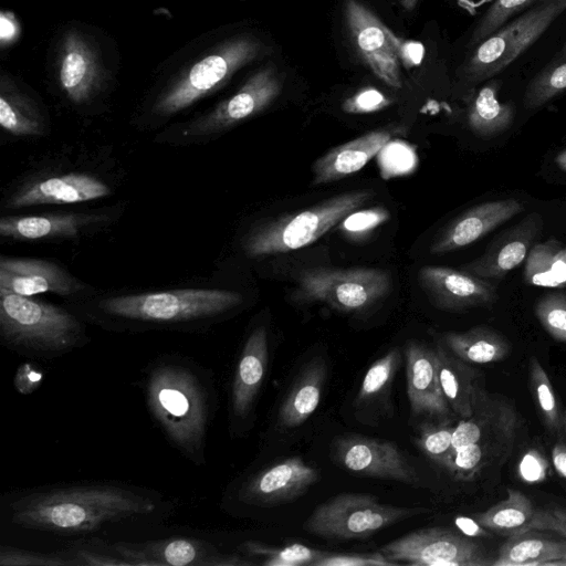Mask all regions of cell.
Wrapping results in <instances>:
<instances>
[{"mask_svg": "<svg viewBox=\"0 0 566 566\" xmlns=\"http://www.w3.org/2000/svg\"><path fill=\"white\" fill-rule=\"evenodd\" d=\"M283 75L273 66L254 74L248 83L200 126L201 132H211L231 126L265 109L282 93Z\"/></svg>", "mask_w": 566, "mask_h": 566, "instance_id": "obj_22", "label": "cell"}, {"mask_svg": "<svg viewBox=\"0 0 566 566\" xmlns=\"http://www.w3.org/2000/svg\"><path fill=\"white\" fill-rule=\"evenodd\" d=\"M566 10V0H537L515 20L479 43L462 67L469 82L489 80L514 62Z\"/></svg>", "mask_w": 566, "mask_h": 566, "instance_id": "obj_8", "label": "cell"}, {"mask_svg": "<svg viewBox=\"0 0 566 566\" xmlns=\"http://www.w3.org/2000/svg\"><path fill=\"white\" fill-rule=\"evenodd\" d=\"M239 551L247 557L262 558L265 566H313L326 553L298 543L274 547L258 541L243 542Z\"/></svg>", "mask_w": 566, "mask_h": 566, "instance_id": "obj_34", "label": "cell"}, {"mask_svg": "<svg viewBox=\"0 0 566 566\" xmlns=\"http://www.w3.org/2000/svg\"><path fill=\"white\" fill-rule=\"evenodd\" d=\"M318 472L300 457L284 459L241 479L223 493L222 507H270L302 496Z\"/></svg>", "mask_w": 566, "mask_h": 566, "instance_id": "obj_12", "label": "cell"}, {"mask_svg": "<svg viewBox=\"0 0 566 566\" xmlns=\"http://www.w3.org/2000/svg\"><path fill=\"white\" fill-rule=\"evenodd\" d=\"M551 455L556 472L566 480V444L563 441L556 442Z\"/></svg>", "mask_w": 566, "mask_h": 566, "instance_id": "obj_48", "label": "cell"}, {"mask_svg": "<svg viewBox=\"0 0 566 566\" xmlns=\"http://www.w3.org/2000/svg\"><path fill=\"white\" fill-rule=\"evenodd\" d=\"M379 552L395 565L489 566L494 562L479 542L446 527L416 530L381 546Z\"/></svg>", "mask_w": 566, "mask_h": 566, "instance_id": "obj_10", "label": "cell"}, {"mask_svg": "<svg viewBox=\"0 0 566 566\" xmlns=\"http://www.w3.org/2000/svg\"><path fill=\"white\" fill-rule=\"evenodd\" d=\"M389 218L385 208H371L356 210L348 214L342 222V230L350 235H364L366 232L378 227Z\"/></svg>", "mask_w": 566, "mask_h": 566, "instance_id": "obj_43", "label": "cell"}, {"mask_svg": "<svg viewBox=\"0 0 566 566\" xmlns=\"http://www.w3.org/2000/svg\"><path fill=\"white\" fill-rule=\"evenodd\" d=\"M138 384L167 443L192 465H206L208 433L218 409L213 371L189 356L164 354L143 367Z\"/></svg>", "mask_w": 566, "mask_h": 566, "instance_id": "obj_2", "label": "cell"}, {"mask_svg": "<svg viewBox=\"0 0 566 566\" xmlns=\"http://www.w3.org/2000/svg\"><path fill=\"white\" fill-rule=\"evenodd\" d=\"M1 27H0V35H1V39L4 41V40H9L11 39L12 36H14L15 34V27L14 24L8 20L4 15H1Z\"/></svg>", "mask_w": 566, "mask_h": 566, "instance_id": "obj_49", "label": "cell"}, {"mask_svg": "<svg viewBox=\"0 0 566 566\" xmlns=\"http://www.w3.org/2000/svg\"><path fill=\"white\" fill-rule=\"evenodd\" d=\"M1 566H76L69 547L55 552H40L11 545L0 546Z\"/></svg>", "mask_w": 566, "mask_h": 566, "instance_id": "obj_36", "label": "cell"}, {"mask_svg": "<svg viewBox=\"0 0 566 566\" xmlns=\"http://www.w3.org/2000/svg\"><path fill=\"white\" fill-rule=\"evenodd\" d=\"M523 210V203L514 198L474 206L452 220L432 242L429 251L441 255L467 247Z\"/></svg>", "mask_w": 566, "mask_h": 566, "instance_id": "obj_20", "label": "cell"}, {"mask_svg": "<svg viewBox=\"0 0 566 566\" xmlns=\"http://www.w3.org/2000/svg\"><path fill=\"white\" fill-rule=\"evenodd\" d=\"M562 56L566 60V45L564 46V50H563Z\"/></svg>", "mask_w": 566, "mask_h": 566, "instance_id": "obj_53", "label": "cell"}, {"mask_svg": "<svg viewBox=\"0 0 566 566\" xmlns=\"http://www.w3.org/2000/svg\"><path fill=\"white\" fill-rule=\"evenodd\" d=\"M306 300L327 304L344 313H357L373 306L390 289L389 274L375 268H315L298 277Z\"/></svg>", "mask_w": 566, "mask_h": 566, "instance_id": "obj_9", "label": "cell"}, {"mask_svg": "<svg viewBox=\"0 0 566 566\" xmlns=\"http://www.w3.org/2000/svg\"><path fill=\"white\" fill-rule=\"evenodd\" d=\"M441 345L469 364H491L506 358L511 345L496 329L481 325L465 332H448L440 335Z\"/></svg>", "mask_w": 566, "mask_h": 566, "instance_id": "obj_26", "label": "cell"}, {"mask_svg": "<svg viewBox=\"0 0 566 566\" xmlns=\"http://www.w3.org/2000/svg\"><path fill=\"white\" fill-rule=\"evenodd\" d=\"M269 361L268 332L256 326L248 335L235 361L229 387L228 417L231 434H241L253 416Z\"/></svg>", "mask_w": 566, "mask_h": 566, "instance_id": "obj_13", "label": "cell"}, {"mask_svg": "<svg viewBox=\"0 0 566 566\" xmlns=\"http://www.w3.org/2000/svg\"><path fill=\"white\" fill-rule=\"evenodd\" d=\"M454 427L449 421L423 422L419 428L416 444L430 460L442 465L453 452Z\"/></svg>", "mask_w": 566, "mask_h": 566, "instance_id": "obj_37", "label": "cell"}, {"mask_svg": "<svg viewBox=\"0 0 566 566\" xmlns=\"http://www.w3.org/2000/svg\"><path fill=\"white\" fill-rule=\"evenodd\" d=\"M111 189L99 179L86 174H69L34 182L14 195L11 208L43 203H76L109 195Z\"/></svg>", "mask_w": 566, "mask_h": 566, "instance_id": "obj_24", "label": "cell"}, {"mask_svg": "<svg viewBox=\"0 0 566 566\" xmlns=\"http://www.w3.org/2000/svg\"><path fill=\"white\" fill-rule=\"evenodd\" d=\"M81 214L2 217L0 234L14 239L73 238L87 220Z\"/></svg>", "mask_w": 566, "mask_h": 566, "instance_id": "obj_30", "label": "cell"}, {"mask_svg": "<svg viewBox=\"0 0 566 566\" xmlns=\"http://www.w3.org/2000/svg\"><path fill=\"white\" fill-rule=\"evenodd\" d=\"M397 55L405 66L419 65L424 55V48L421 42L407 41L399 36L396 39Z\"/></svg>", "mask_w": 566, "mask_h": 566, "instance_id": "obj_47", "label": "cell"}, {"mask_svg": "<svg viewBox=\"0 0 566 566\" xmlns=\"http://www.w3.org/2000/svg\"><path fill=\"white\" fill-rule=\"evenodd\" d=\"M517 429L514 407L490 394L478 381L473 388L472 413L454 427L452 454L442 464L457 480L469 481L511 452Z\"/></svg>", "mask_w": 566, "mask_h": 566, "instance_id": "obj_4", "label": "cell"}, {"mask_svg": "<svg viewBox=\"0 0 566 566\" xmlns=\"http://www.w3.org/2000/svg\"><path fill=\"white\" fill-rule=\"evenodd\" d=\"M380 552L368 554L325 553L313 566H392Z\"/></svg>", "mask_w": 566, "mask_h": 566, "instance_id": "obj_44", "label": "cell"}, {"mask_svg": "<svg viewBox=\"0 0 566 566\" xmlns=\"http://www.w3.org/2000/svg\"><path fill=\"white\" fill-rule=\"evenodd\" d=\"M0 338L32 360H52L88 343L85 326L69 311L0 290Z\"/></svg>", "mask_w": 566, "mask_h": 566, "instance_id": "obj_3", "label": "cell"}, {"mask_svg": "<svg viewBox=\"0 0 566 566\" xmlns=\"http://www.w3.org/2000/svg\"><path fill=\"white\" fill-rule=\"evenodd\" d=\"M390 139L388 130H373L329 149L313 164V185L334 182L359 171Z\"/></svg>", "mask_w": 566, "mask_h": 566, "instance_id": "obj_23", "label": "cell"}, {"mask_svg": "<svg viewBox=\"0 0 566 566\" xmlns=\"http://www.w3.org/2000/svg\"><path fill=\"white\" fill-rule=\"evenodd\" d=\"M543 227V217L538 212L528 213L494 239L480 258L462 265L461 270L489 281L503 279L525 261Z\"/></svg>", "mask_w": 566, "mask_h": 566, "instance_id": "obj_18", "label": "cell"}, {"mask_svg": "<svg viewBox=\"0 0 566 566\" xmlns=\"http://www.w3.org/2000/svg\"><path fill=\"white\" fill-rule=\"evenodd\" d=\"M1 503L11 526L75 538L120 527L157 525L170 518L179 505L158 490L118 480L20 489L4 494Z\"/></svg>", "mask_w": 566, "mask_h": 566, "instance_id": "obj_1", "label": "cell"}, {"mask_svg": "<svg viewBox=\"0 0 566 566\" xmlns=\"http://www.w3.org/2000/svg\"><path fill=\"white\" fill-rule=\"evenodd\" d=\"M336 460L348 471L418 485L420 478L398 447L387 440L345 436L334 443Z\"/></svg>", "mask_w": 566, "mask_h": 566, "instance_id": "obj_14", "label": "cell"}, {"mask_svg": "<svg viewBox=\"0 0 566 566\" xmlns=\"http://www.w3.org/2000/svg\"><path fill=\"white\" fill-rule=\"evenodd\" d=\"M107 552L120 557L127 566H250L256 562L247 556L226 553L213 543L193 536H169L146 541L106 542L97 538Z\"/></svg>", "mask_w": 566, "mask_h": 566, "instance_id": "obj_11", "label": "cell"}, {"mask_svg": "<svg viewBox=\"0 0 566 566\" xmlns=\"http://www.w3.org/2000/svg\"><path fill=\"white\" fill-rule=\"evenodd\" d=\"M535 315L555 340L566 344V293L543 295L535 304Z\"/></svg>", "mask_w": 566, "mask_h": 566, "instance_id": "obj_40", "label": "cell"}, {"mask_svg": "<svg viewBox=\"0 0 566 566\" xmlns=\"http://www.w3.org/2000/svg\"><path fill=\"white\" fill-rule=\"evenodd\" d=\"M554 161L556 164V166L566 172V149H563L562 151H559L555 158H554Z\"/></svg>", "mask_w": 566, "mask_h": 566, "instance_id": "obj_50", "label": "cell"}, {"mask_svg": "<svg viewBox=\"0 0 566 566\" xmlns=\"http://www.w3.org/2000/svg\"><path fill=\"white\" fill-rule=\"evenodd\" d=\"M373 197L366 189L334 196L307 209L275 218L258 227L247 239L250 256L286 253L307 247L339 224Z\"/></svg>", "mask_w": 566, "mask_h": 566, "instance_id": "obj_6", "label": "cell"}, {"mask_svg": "<svg viewBox=\"0 0 566 566\" xmlns=\"http://www.w3.org/2000/svg\"><path fill=\"white\" fill-rule=\"evenodd\" d=\"M528 388L545 429L563 436V412L551 382L539 360L532 356L528 361Z\"/></svg>", "mask_w": 566, "mask_h": 566, "instance_id": "obj_33", "label": "cell"}, {"mask_svg": "<svg viewBox=\"0 0 566 566\" xmlns=\"http://www.w3.org/2000/svg\"><path fill=\"white\" fill-rule=\"evenodd\" d=\"M0 290L23 296L55 293L67 296L80 290L78 282L57 264L30 258L0 259Z\"/></svg>", "mask_w": 566, "mask_h": 566, "instance_id": "obj_21", "label": "cell"}, {"mask_svg": "<svg viewBox=\"0 0 566 566\" xmlns=\"http://www.w3.org/2000/svg\"><path fill=\"white\" fill-rule=\"evenodd\" d=\"M563 436L566 438V412L563 415Z\"/></svg>", "mask_w": 566, "mask_h": 566, "instance_id": "obj_52", "label": "cell"}, {"mask_svg": "<svg viewBox=\"0 0 566 566\" xmlns=\"http://www.w3.org/2000/svg\"><path fill=\"white\" fill-rule=\"evenodd\" d=\"M537 0H495L475 27L469 45L476 46L501 29L510 18L522 10L528 9Z\"/></svg>", "mask_w": 566, "mask_h": 566, "instance_id": "obj_39", "label": "cell"}, {"mask_svg": "<svg viewBox=\"0 0 566 566\" xmlns=\"http://www.w3.org/2000/svg\"><path fill=\"white\" fill-rule=\"evenodd\" d=\"M261 48L258 41L241 40L229 46L226 54L202 59L190 70L187 83L164 99L160 109L169 113L185 107L222 82L233 69L258 55Z\"/></svg>", "mask_w": 566, "mask_h": 566, "instance_id": "obj_19", "label": "cell"}, {"mask_svg": "<svg viewBox=\"0 0 566 566\" xmlns=\"http://www.w3.org/2000/svg\"><path fill=\"white\" fill-rule=\"evenodd\" d=\"M86 61L84 56L72 51L65 55L61 67V83L73 96H80L81 84L86 73Z\"/></svg>", "mask_w": 566, "mask_h": 566, "instance_id": "obj_45", "label": "cell"}, {"mask_svg": "<svg viewBox=\"0 0 566 566\" xmlns=\"http://www.w3.org/2000/svg\"><path fill=\"white\" fill-rule=\"evenodd\" d=\"M0 124L3 129L18 136L41 134V126L38 120L28 114L21 113L4 96L0 97Z\"/></svg>", "mask_w": 566, "mask_h": 566, "instance_id": "obj_41", "label": "cell"}, {"mask_svg": "<svg viewBox=\"0 0 566 566\" xmlns=\"http://www.w3.org/2000/svg\"><path fill=\"white\" fill-rule=\"evenodd\" d=\"M535 510L523 492L507 489L506 499L475 514L474 522L484 530L509 537L530 531Z\"/></svg>", "mask_w": 566, "mask_h": 566, "instance_id": "obj_31", "label": "cell"}, {"mask_svg": "<svg viewBox=\"0 0 566 566\" xmlns=\"http://www.w3.org/2000/svg\"><path fill=\"white\" fill-rule=\"evenodd\" d=\"M400 363L398 348L390 349L386 355L375 360L366 371L356 402L358 406H367L385 397L394 381Z\"/></svg>", "mask_w": 566, "mask_h": 566, "instance_id": "obj_35", "label": "cell"}, {"mask_svg": "<svg viewBox=\"0 0 566 566\" xmlns=\"http://www.w3.org/2000/svg\"><path fill=\"white\" fill-rule=\"evenodd\" d=\"M500 83L491 81L473 97L468 109L469 128L479 137L491 138L512 125L515 106L511 102L499 99Z\"/></svg>", "mask_w": 566, "mask_h": 566, "instance_id": "obj_29", "label": "cell"}, {"mask_svg": "<svg viewBox=\"0 0 566 566\" xmlns=\"http://www.w3.org/2000/svg\"><path fill=\"white\" fill-rule=\"evenodd\" d=\"M327 378V365L321 356L312 358L301 370L281 405L279 424L295 428L317 409Z\"/></svg>", "mask_w": 566, "mask_h": 566, "instance_id": "obj_25", "label": "cell"}, {"mask_svg": "<svg viewBox=\"0 0 566 566\" xmlns=\"http://www.w3.org/2000/svg\"><path fill=\"white\" fill-rule=\"evenodd\" d=\"M438 374L446 400L453 413L468 418L472 413L473 388L478 370L454 356L443 345L436 347Z\"/></svg>", "mask_w": 566, "mask_h": 566, "instance_id": "obj_28", "label": "cell"}, {"mask_svg": "<svg viewBox=\"0 0 566 566\" xmlns=\"http://www.w3.org/2000/svg\"><path fill=\"white\" fill-rule=\"evenodd\" d=\"M530 530L555 532L566 539V506L551 505L536 509Z\"/></svg>", "mask_w": 566, "mask_h": 566, "instance_id": "obj_46", "label": "cell"}, {"mask_svg": "<svg viewBox=\"0 0 566 566\" xmlns=\"http://www.w3.org/2000/svg\"><path fill=\"white\" fill-rule=\"evenodd\" d=\"M405 357L407 396L412 417L449 421L452 410L440 385L436 347L411 340L406 345Z\"/></svg>", "mask_w": 566, "mask_h": 566, "instance_id": "obj_17", "label": "cell"}, {"mask_svg": "<svg viewBox=\"0 0 566 566\" xmlns=\"http://www.w3.org/2000/svg\"><path fill=\"white\" fill-rule=\"evenodd\" d=\"M566 563V539H554L530 530L507 537L494 566L547 565Z\"/></svg>", "mask_w": 566, "mask_h": 566, "instance_id": "obj_27", "label": "cell"}, {"mask_svg": "<svg viewBox=\"0 0 566 566\" xmlns=\"http://www.w3.org/2000/svg\"><path fill=\"white\" fill-rule=\"evenodd\" d=\"M345 15L361 59L380 80L400 88L402 83L396 46L397 35L356 0H346Z\"/></svg>", "mask_w": 566, "mask_h": 566, "instance_id": "obj_15", "label": "cell"}, {"mask_svg": "<svg viewBox=\"0 0 566 566\" xmlns=\"http://www.w3.org/2000/svg\"><path fill=\"white\" fill-rule=\"evenodd\" d=\"M391 101L375 87H365L346 98L342 108L348 114H368L388 107Z\"/></svg>", "mask_w": 566, "mask_h": 566, "instance_id": "obj_42", "label": "cell"}, {"mask_svg": "<svg viewBox=\"0 0 566 566\" xmlns=\"http://www.w3.org/2000/svg\"><path fill=\"white\" fill-rule=\"evenodd\" d=\"M418 281L432 303L443 311L490 307L499 298L493 283L463 270L426 265L419 269Z\"/></svg>", "mask_w": 566, "mask_h": 566, "instance_id": "obj_16", "label": "cell"}, {"mask_svg": "<svg viewBox=\"0 0 566 566\" xmlns=\"http://www.w3.org/2000/svg\"><path fill=\"white\" fill-rule=\"evenodd\" d=\"M566 90V60L537 74L527 85L524 105L534 109Z\"/></svg>", "mask_w": 566, "mask_h": 566, "instance_id": "obj_38", "label": "cell"}, {"mask_svg": "<svg viewBox=\"0 0 566 566\" xmlns=\"http://www.w3.org/2000/svg\"><path fill=\"white\" fill-rule=\"evenodd\" d=\"M243 302L242 294L224 290L181 289L112 296L97 303L103 316L145 326H178L222 316Z\"/></svg>", "mask_w": 566, "mask_h": 566, "instance_id": "obj_5", "label": "cell"}, {"mask_svg": "<svg viewBox=\"0 0 566 566\" xmlns=\"http://www.w3.org/2000/svg\"><path fill=\"white\" fill-rule=\"evenodd\" d=\"M428 512L426 507L384 504L368 493H340L319 504L306 518L303 528L327 539L348 541L367 537Z\"/></svg>", "mask_w": 566, "mask_h": 566, "instance_id": "obj_7", "label": "cell"}, {"mask_svg": "<svg viewBox=\"0 0 566 566\" xmlns=\"http://www.w3.org/2000/svg\"><path fill=\"white\" fill-rule=\"evenodd\" d=\"M419 0H400L401 4L407 10H412Z\"/></svg>", "mask_w": 566, "mask_h": 566, "instance_id": "obj_51", "label": "cell"}, {"mask_svg": "<svg viewBox=\"0 0 566 566\" xmlns=\"http://www.w3.org/2000/svg\"><path fill=\"white\" fill-rule=\"evenodd\" d=\"M527 284L542 287H566V245L557 240L535 243L524 266Z\"/></svg>", "mask_w": 566, "mask_h": 566, "instance_id": "obj_32", "label": "cell"}]
</instances>
